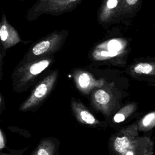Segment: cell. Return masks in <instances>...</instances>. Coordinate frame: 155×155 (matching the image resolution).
<instances>
[{
	"label": "cell",
	"mask_w": 155,
	"mask_h": 155,
	"mask_svg": "<svg viewBox=\"0 0 155 155\" xmlns=\"http://www.w3.org/2000/svg\"><path fill=\"white\" fill-rule=\"evenodd\" d=\"M131 38L124 35L120 27H114L94 44L88 58L95 64L124 66L131 50Z\"/></svg>",
	"instance_id": "cell-1"
},
{
	"label": "cell",
	"mask_w": 155,
	"mask_h": 155,
	"mask_svg": "<svg viewBox=\"0 0 155 155\" xmlns=\"http://www.w3.org/2000/svg\"><path fill=\"white\" fill-rule=\"evenodd\" d=\"M54 62V56L30 60L22 59L12 73L13 90L16 93L27 91L40 74Z\"/></svg>",
	"instance_id": "cell-2"
},
{
	"label": "cell",
	"mask_w": 155,
	"mask_h": 155,
	"mask_svg": "<svg viewBox=\"0 0 155 155\" xmlns=\"http://www.w3.org/2000/svg\"><path fill=\"white\" fill-rule=\"evenodd\" d=\"M137 125L120 130L113 138L111 147L116 155H152L153 143L147 137H139Z\"/></svg>",
	"instance_id": "cell-3"
},
{
	"label": "cell",
	"mask_w": 155,
	"mask_h": 155,
	"mask_svg": "<svg viewBox=\"0 0 155 155\" xmlns=\"http://www.w3.org/2000/svg\"><path fill=\"white\" fill-rule=\"evenodd\" d=\"M69 31L67 29L56 30L33 43L22 59L30 60L54 56L64 46Z\"/></svg>",
	"instance_id": "cell-4"
},
{
	"label": "cell",
	"mask_w": 155,
	"mask_h": 155,
	"mask_svg": "<svg viewBox=\"0 0 155 155\" xmlns=\"http://www.w3.org/2000/svg\"><path fill=\"white\" fill-rule=\"evenodd\" d=\"M84 0H37L28 9L26 19L36 21L42 15L59 16L73 11Z\"/></svg>",
	"instance_id": "cell-5"
},
{
	"label": "cell",
	"mask_w": 155,
	"mask_h": 155,
	"mask_svg": "<svg viewBox=\"0 0 155 155\" xmlns=\"http://www.w3.org/2000/svg\"><path fill=\"white\" fill-rule=\"evenodd\" d=\"M58 74L59 71L55 70L39 81L29 96L21 104L19 111L27 112L36 110L51 92L57 81Z\"/></svg>",
	"instance_id": "cell-6"
},
{
	"label": "cell",
	"mask_w": 155,
	"mask_h": 155,
	"mask_svg": "<svg viewBox=\"0 0 155 155\" xmlns=\"http://www.w3.org/2000/svg\"><path fill=\"white\" fill-rule=\"evenodd\" d=\"M91 102L96 110L109 116L116 107V96L111 85H103L96 89L91 96Z\"/></svg>",
	"instance_id": "cell-7"
},
{
	"label": "cell",
	"mask_w": 155,
	"mask_h": 155,
	"mask_svg": "<svg viewBox=\"0 0 155 155\" xmlns=\"http://www.w3.org/2000/svg\"><path fill=\"white\" fill-rule=\"evenodd\" d=\"M122 0H102L98 8L96 20L99 24L104 29L109 28L115 24L117 12L120 7Z\"/></svg>",
	"instance_id": "cell-8"
},
{
	"label": "cell",
	"mask_w": 155,
	"mask_h": 155,
	"mask_svg": "<svg viewBox=\"0 0 155 155\" xmlns=\"http://www.w3.org/2000/svg\"><path fill=\"white\" fill-rule=\"evenodd\" d=\"M24 42L16 28L8 21L6 15L2 13L0 21V43L5 51L19 42Z\"/></svg>",
	"instance_id": "cell-9"
},
{
	"label": "cell",
	"mask_w": 155,
	"mask_h": 155,
	"mask_svg": "<svg viewBox=\"0 0 155 155\" xmlns=\"http://www.w3.org/2000/svg\"><path fill=\"white\" fill-rule=\"evenodd\" d=\"M142 0H122L117 12L115 24L131 25L134 18L140 10Z\"/></svg>",
	"instance_id": "cell-10"
},
{
	"label": "cell",
	"mask_w": 155,
	"mask_h": 155,
	"mask_svg": "<svg viewBox=\"0 0 155 155\" xmlns=\"http://www.w3.org/2000/svg\"><path fill=\"white\" fill-rule=\"evenodd\" d=\"M73 78L77 88L84 94L88 93L95 87H100L104 85L102 80H96L89 72L77 69L74 71Z\"/></svg>",
	"instance_id": "cell-11"
},
{
	"label": "cell",
	"mask_w": 155,
	"mask_h": 155,
	"mask_svg": "<svg viewBox=\"0 0 155 155\" xmlns=\"http://www.w3.org/2000/svg\"><path fill=\"white\" fill-rule=\"evenodd\" d=\"M71 108L74 117L79 123L94 127L102 125L101 122L97 120L83 104L73 97L71 100Z\"/></svg>",
	"instance_id": "cell-12"
},
{
	"label": "cell",
	"mask_w": 155,
	"mask_h": 155,
	"mask_svg": "<svg viewBox=\"0 0 155 155\" xmlns=\"http://www.w3.org/2000/svg\"><path fill=\"white\" fill-rule=\"evenodd\" d=\"M128 70L132 75H154L155 63L153 61L133 62L128 67Z\"/></svg>",
	"instance_id": "cell-13"
},
{
	"label": "cell",
	"mask_w": 155,
	"mask_h": 155,
	"mask_svg": "<svg viewBox=\"0 0 155 155\" xmlns=\"http://www.w3.org/2000/svg\"><path fill=\"white\" fill-rule=\"evenodd\" d=\"M58 144L52 139H44L40 141L30 155H56Z\"/></svg>",
	"instance_id": "cell-14"
},
{
	"label": "cell",
	"mask_w": 155,
	"mask_h": 155,
	"mask_svg": "<svg viewBox=\"0 0 155 155\" xmlns=\"http://www.w3.org/2000/svg\"><path fill=\"white\" fill-rule=\"evenodd\" d=\"M137 105L136 103H131L125 105L119 110L114 116L113 120L116 123L122 122L128 117L131 114L134 113L137 110Z\"/></svg>",
	"instance_id": "cell-15"
},
{
	"label": "cell",
	"mask_w": 155,
	"mask_h": 155,
	"mask_svg": "<svg viewBox=\"0 0 155 155\" xmlns=\"http://www.w3.org/2000/svg\"><path fill=\"white\" fill-rule=\"evenodd\" d=\"M155 125V113L150 112L146 114L139 124V129L141 131H147L154 128Z\"/></svg>",
	"instance_id": "cell-16"
},
{
	"label": "cell",
	"mask_w": 155,
	"mask_h": 155,
	"mask_svg": "<svg viewBox=\"0 0 155 155\" xmlns=\"http://www.w3.org/2000/svg\"><path fill=\"white\" fill-rule=\"evenodd\" d=\"M6 54V51H5L0 43V81L2 79L4 76V70H3V66H4V58Z\"/></svg>",
	"instance_id": "cell-17"
},
{
	"label": "cell",
	"mask_w": 155,
	"mask_h": 155,
	"mask_svg": "<svg viewBox=\"0 0 155 155\" xmlns=\"http://www.w3.org/2000/svg\"><path fill=\"white\" fill-rule=\"evenodd\" d=\"M5 111V99L3 95L0 93V115Z\"/></svg>",
	"instance_id": "cell-18"
},
{
	"label": "cell",
	"mask_w": 155,
	"mask_h": 155,
	"mask_svg": "<svg viewBox=\"0 0 155 155\" xmlns=\"http://www.w3.org/2000/svg\"><path fill=\"white\" fill-rule=\"evenodd\" d=\"M19 1H24V0H19Z\"/></svg>",
	"instance_id": "cell-19"
},
{
	"label": "cell",
	"mask_w": 155,
	"mask_h": 155,
	"mask_svg": "<svg viewBox=\"0 0 155 155\" xmlns=\"http://www.w3.org/2000/svg\"><path fill=\"white\" fill-rule=\"evenodd\" d=\"M101 1H102V0H101Z\"/></svg>",
	"instance_id": "cell-20"
}]
</instances>
